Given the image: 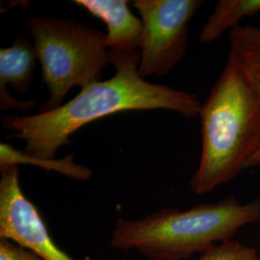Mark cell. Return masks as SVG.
Wrapping results in <instances>:
<instances>
[{"label": "cell", "instance_id": "cell-1", "mask_svg": "<svg viewBox=\"0 0 260 260\" xmlns=\"http://www.w3.org/2000/svg\"><path fill=\"white\" fill-rule=\"evenodd\" d=\"M115 75L87 85L70 102L53 110L29 116H8L2 126L7 139L23 140V153L36 160H53L70 137L84 125L109 115L135 110L166 109L184 117L199 115L195 93L150 83L139 75L140 50H109Z\"/></svg>", "mask_w": 260, "mask_h": 260}, {"label": "cell", "instance_id": "cell-2", "mask_svg": "<svg viewBox=\"0 0 260 260\" xmlns=\"http://www.w3.org/2000/svg\"><path fill=\"white\" fill-rule=\"evenodd\" d=\"M199 116L202 154L189 185L203 195L237 177L260 149V92L248 65L230 48Z\"/></svg>", "mask_w": 260, "mask_h": 260}, {"label": "cell", "instance_id": "cell-3", "mask_svg": "<svg viewBox=\"0 0 260 260\" xmlns=\"http://www.w3.org/2000/svg\"><path fill=\"white\" fill-rule=\"evenodd\" d=\"M259 220L260 198L242 203L230 196L187 210L170 207L141 219L120 218L110 243L114 249L136 250L150 260H185L214 244L232 240L243 228Z\"/></svg>", "mask_w": 260, "mask_h": 260}, {"label": "cell", "instance_id": "cell-4", "mask_svg": "<svg viewBox=\"0 0 260 260\" xmlns=\"http://www.w3.org/2000/svg\"><path fill=\"white\" fill-rule=\"evenodd\" d=\"M25 26L33 38L49 93L39 113L61 106L73 88L82 89L101 81L103 69L110 64L106 36L102 31L74 19L48 17L30 18Z\"/></svg>", "mask_w": 260, "mask_h": 260}, {"label": "cell", "instance_id": "cell-5", "mask_svg": "<svg viewBox=\"0 0 260 260\" xmlns=\"http://www.w3.org/2000/svg\"><path fill=\"white\" fill-rule=\"evenodd\" d=\"M143 23L139 75L146 79L166 75L184 58L188 25L203 4L201 0H135Z\"/></svg>", "mask_w": 260, "mask_h": 260}, {"label": "cell", "instance_id": "cell-6", "mask_svg": "<svg viewBox=\"0 0 260 260\" xmlns=\"http://www.w3.org/2000/svg\"><path fill=\"white\" fill-rule=\"evenodd\" d=\"M0 173V237L33 250L44 260H75L53 241L37 207L22 192L19 165H2Z\"/></svg>", "mask_w": 260, "mask_h": 260}, {"label": "cell", "instance_id": "cell-7", "mask_svg": "<svg viewBox=\"0 0 260 260\" xmlns=\"http://www.w3.org/2000/svg\"><path fill=\"white\" fill-rule=\"evenodd\" d=\"M37 60L34 44L21 35L13 39L11 47L0 49L1 110L17 109L22 113H27L37 106L35 101L21 102L13 98L7 91V84L19 93H26L30 90Z\"/></svg>", "mask_w": 260, "mask_h": 260}, {"label": "cell", "instance_id": "cell-8", "mask_svg": "<svg viewBox=\"0 0 260 260\" xmlns=\"http://www.w3.org/2000/svg\"><path fill=\"white\" fill-rule=\"evenodd\" d=\"M75 4L106 24L110 50L135 51L141 45L143 23L131 12L126 0H75Z\"/></svg>", "mask_w": 260, "mask_h": 260}, {"label": "cell", "instance_id": "cell-9", "mask_svg": "<svg viewBox=\"0 0 260 260\" xmlns=\"http://www.w3.org/2000/svg\"><path fill=\"white\" fill-rule=\"evenodd\" d=\"M260 14V0H221L200 34V43L207 45L217 41L224 33L240 26L245 18Z\"/></svg>", "mask_w": 260, "mask_h": 260}, {"label": "cell", "instance_id": "cell-10", "mask_svg": "<svg viewBox=\"0 0 260 260\" xmlns=\"http://www.w3.org/2000/svg\"><path fill=\"white\" fill-rule=\"evenodd\" d=\"M19 163H29L47 170H54L65 176L79 180H88L92 177V171L88 168L78 165L74 161V155H68L62 159L36 160L30 159L6 143L0 144V166L19 165Z\"/></svg>", "mask_w": 260, "mask_h": 260}, {"label": "cell", "instance_id": "cell-11", "mask_svg": "<svg viewBox=\"0 0 260 260\" xmlns=\"http://www.w3.org/2000/svg\"><path fill=\"white\" fill-rule=\"evenodd\" d=\"M231 49L249 66H260V27L240 25L230 33Z\"/></svg>", "mask_w": 260, "mask_h": 260}, {"label": "cell", "instance_id": "cell-12", "mask_svg": "<svg viewBox=\"0 0 260 260\" xmlns=\"http://www.w3.org/2000/svg\"><path fill=\"white\" fill-rule=\"evenodd\" d=\"M197 260H260L256 250L244 243L228 240L214 244Z\"/></svg>", "mask_w": 260, "mask_h": 260}, {"label": "cell", "instance_id": "cell-13", "mask_svg": "<svg viewBox=\"0 0 260 260\" xmlns=\"http://www.w3.org/2000/svg\"><path fill=\"white\" fill-rule=\"evenodd\" d=\"M0 260H44L37 252L9 238L0 237Z\"/></svg>", "mask_w": 260, "mask_h": 260}, {"label": "cell", "instance_id": "cell-14", "mask_svg": "<svg viewBox=\"0 0 260 260\" xmlns=\"http://www.w3.org/2000/svg\"><path fill=\"white\" fill-rule=\"evenodd\" d=\"M250 72H251V77L254 81V83L256 85L257 89L259 90L260 92V66H249ZM256 166H260V149L255 154L254 156L251 158V160L248 162L246 169L249 168L256 167Z\"/></svg>", "mask_w": 260, "mask_h": 260}]
</instances>
